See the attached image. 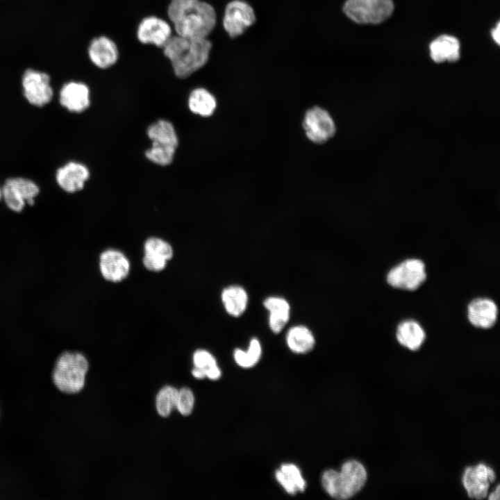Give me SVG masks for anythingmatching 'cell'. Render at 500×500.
<instances>
[{
  "mask_svg": "<svg viewBox=\"0 0 500 500\" xmlns=\"http://www.w3.org/2000/svg\"><path fill=\"white\" fill-rule=\"evenodd\" d=\"M167 15L176 35L208 38L215 28V8L202 0H171Z\"/></svg>",
  "mask_w": 500,
  "mask_h": 500,
  "instance_id": "1",
  "label": "cell"
},
{
  "mask_svg": "<svg viewBox=\"0 0 500 500\" xmlns=\"http://www.w3.org/2000/svg\"><path fill=\"white\" fill-rule=\"evenodd\" d=\"M170 61L175 75L181 78L190 76L208 61L212 43L208 38L172 35L162 47Z\"/></svg>",
  "mask_w": 500,
  "mask_h": 500,
  "instance_id": "2",
  "label": "cell"
},
{
  "mask_svg": "<svg viewBox=\"0 0 500 500\" xmlns=\"http://www.w3.org/2000/svg\"><path fill=\"white\" fill-rule=\"evenodd\" d=\"M367 477L364 465L358 460H350L342 465L340 471H325L322 476V485L331 497L348 499L364 487Z\"/></svg>",
  "mask_w": 500,
  "mask_h": 500,
  "instance_id": "3",
  "label": "cell"
},
{
  "mask_svg": "<svg viewBox=\"0 0 500 500\" xmlns=\"http://www.w3.org/2000/svg\"><path fill=\"white\" fill-rule=\"evenodd\" d=\"M88 370V362L85 356L78 352L65 351L55 362L52 380L61 392L77 393L84 387Z\"/></svg>",
  "mask_w": 500,
  "mask_h": 500,
  "instance_id": "4",
  "label": "cell"
},
{
  "mask_svg": "<svg viewBox=\"0 0 500 500\" xmlns=\"http://www.w3.org/2000/svg\"><path fill=\"white\" fill-rule=\"evenodd\" d=\"M394 10L392 0H346L344 15L359 24H377L389 18Z\"/></svg>",
  "mask_w": 500,
  "mask_h": 500,
  "instance_id": "5",
  "label": "cell"
},
{
  "mask_svg": "<svg viewBox=\"0 0 500 500\" xmlns=\"http://www.w3.org/2000/svg\"><path fill=\"white\" fill-rule=\"evenodd\" d=\"M256 22L253 7L244 0H231L225 6L222 26L231 38L243 35Z\"/></svg>",
  "mask_w": 500,
  "mask_h": 500,
  "instance_id": "6",
  "label": "cell"
},
{
  "mask_svg": "<svg viewBox=\"0 0 500 500\" xmlns=\"http://www.w3.org/2000/svg\"><path fill=\"white\" fill-rule=\"evenodd\" d=\"M23 94L32 105L41 107L49 103L53 97L51 77L45 72L26 68L22 76Z\"/></svg>",
  "mask_w": 500,
  "mask_h": 500,
  "instance_id": "7",
  "label": "cell"
},
{
  "mask_svg": "<svg viewBox=\"0 0 500 500\" xmlns=\"http://www.w3.org/2000/svg\"><path fill=\"white\" fill-rule=\"evenodd\" d=\"M426 278L424 263L415 258L401 262L392 268L387 275L390 285L406 290L417 289Z\"/></svg>",
  "mask_w": 500,
  "mask_h": 500,
  "instance_id": "8",
  "label": "cell"
},
{
  "mask_svg": "<svg viewBox=\"0 0 500 500\" xmlns=\"http://www.w3.org/2000/svg\"><path fill=\"white\" fill-rule=\"evenodd\" d=\"M1 190L7 206L15 212L22 211L26 203L33 205L40 191L33 181L21 177L7 179Z\"/></svg>",
  "mask_w": 500,
  "mask_h": 500,
  "instance_id": "9",
  "label": "cell"
},
{
  "mask_svg": "<svg viewBox=\"0 0 500 500\" xmlns=\"http://www.w3.org/2000/svg\"><path fill=\"white\" fill-rule=\"evenodd\" d=\"M306 136L315 143H323L335 133V126L325 110L314 107L307 111L303 122Z\"/></svg>",
  "mask_w": 500,
  "mask_h": 500,
  "instance_id": "10",
  "label": "cell"
},
{
  "mask_svg": "<svg viewBox=\"0 0 500 500\" xmlns=\"http://www.w3.org/2000/svg\"><path fill=\"white\" fill-rule=\"evenodd\" d=\"M495 479L494 470L481 463L475 467L465 469L462 476V483L470 498L483 499L487 497L490 485Z\"/></svg>",
  "mask_w": 500,
  "mask_h": 500,
  "instance_id": "11",
  "label": "cell"
},
{
  "mask_svg": "<svg viewBox=\"0 0 500 500\" xmlns=\"http://www.w3.org/2000/svg\"><path fill=\"white\" fill-rule=\"evenodd\" d=\"M137 38L144 44L162 47L172 35L171 25L156 16L143 18L137 28Z\"/></svg>",
  "mask_w": 500,
  "mask_h": 500,
  "instance_id": "12",
  "label": "cell"
},
{
  "mask_svg": "<svg viewBox=\"0 0 500 500\" xmlns=\"http://www.w3.org/2000/svg\"><path fill=\"white\" fill-rule=\"evenodd\" d=\"M88 55L91 62L100 69H107L114 65L119 58V51L115 42L110 38L100 35L94 38L88 48Z\"/></svg>",
  "mask_w": 500,
  "mask_h": 500,
  "instance_id": "13",
  "label": "cell"
},
{
  "mask_svg": "<svg viewBox=\"0 0 500 500\" xmlns=\"http://www.w3.org/2000/svg\"><path fill=\"white\" fill-rule=\"evenodd\" d=\"M99 266L103 277L111 282H119L125 278L130 270V262L120 251L109 249L100 256Z\"/></svg>",
  "mask_w": 500,
  "mask_h": 500,
  "instance_id": "14",
  "label": "cell"
},
{
  "mask_svg": "<svg viewBox=\"0 0 500 500\" xmlns=\"http://www.w3.org/2000/svg\"><path fill=\"white\" fill-rule=\"evenodd\" d=\"M59 101L70 112H83L90 106V89L83 82L72 81L65 83L60 90Z\"/></svg>",
  "mask_w": 500,
  "mask_h": 500,
  "instance_id": "15",
  "label": "cell"
},
{
  "mask_svg": "<svg viewBox=\"0 0 500 500\" xmlns=\"http://www.w3.org/2000/svg\"><path fill=\"white\" fill-rule=\"evenodd\" d=\"M172 256V247L166 241L154 237L145 241L143 264L147 269L153 272L162 270Z\"/></svg>",
  "mask_w": 500,
  "mask_h": 500,
  "instance_id": "16",
  "label": "cell"
},
{
  "mask_svg": "<svg viewBox=\"0 0 500 500\" xmlns=\"http://www.w3.org/2000/svg\"><path fill=\"white\" fill-rule=\"evenodd\" d=\"M90 176L88 169L81 163L69 162L56 172V181L65 191L73 193L81 190Z\"/></svg>",
  "mask_w": 500,
  "mask_h": 500,
  "instance_id": "17",
  "label": "cell"
},
{
  "mask_svg": "<svg viewBox=\"0 0 500 500\" xmlns=\"http://www.w3.org/2000/svg\"><path fill=\"white\" fill-rule=\"evenodd\" d=\"M498 309L496 303L488 298L472 300L467 307V317L474 326L490 328L494 326L497 318Z\"/></svg>",
  "mask_w": 500,
  "mask_h": 500,
  "instance_id": "18",
  "label": "cell"
},
{
  "mask_svg": "<svg viewBox=\"0 0 500 500\" xmlns=\"http://www.w3.org/2000/svg\"><path fill=\"white\" fill-rule=\"evenodd\" d=\"M429 49L431 58L438 63L455 62L460 58V42L452 35H440L432 41Z\"/></svg>",
  "mask_w": 500,
  "mask_h": 500,
  "instance_id": "19",
  "label": "cell"
},
{
  "mask_svg": "<svg viewBox=\"0 0 500 500\" xmlns=\"http://www.w3.org/2000/svg\"><path fill=\"white\" fill-rule=\"evenodd\" d=\"M264 307L269 311V326L274 333H279L290 319V306L284 298L269 297L263 301Z\"/></svg>",
  "mask_w": 500,
  "mask_h": 500,
  "instance_id": "20",
  "label": "cell"
},
{
  "mask_svg": "<svg viewBox=\"0 0 500 500\" xmlns=\"http://www.w3.org/2000/svg\"><path fill=\"white\" fill-rule=\"evenodd\" d=\"M396 337L398 342L410 350H417L425 340V332L415 320L401 322L397 326Z\"/></svg>",
  "mask_w": 500,
  "mask_h": 500,
  "instance_id": "21",
  "label": "cell"
},
{
  "mask_svg": "<svg viewBox=\"0 0 500 500\" xmlns=\"http://www.w3.org/2000/svg\"><path fill=\"white\" fill-rule=\"evenodd\" d=\"M285 339L288 348L292 352L299 354L310 351L315 344L312 331L303 325L291 327L286 334Z\"/></svg>",
  "mask_w": 500,
  "mask_h": 500,
  "instance_id": "22",
  "label": "cell"
},
{
  "mask_svg": "<svg viewBox=\"0 0 500 500\" xmlns=\"http://www.w3.org/2000/svg\"><path fill=\"white\" fill-rule=\"evenodd\" d=\"M221 297L224 308L230 315L240 317L245 312L248 304V294L242 287H226L223 290Z\"/></svg>",
  "mask_w": 500,
  "mask_h": 500,
  "instance_id": "23",
  "label": "cell"
},
{
  "mask_svg": "<svg viewBox=\"0 0 500 500\" xmlns=\"http://www.w3.org/2000/svg\"><path fill=\"white\" fill-rule=\"evenodd\" d=\"M275 477L287 493L294 495L298 491L303 492L306 483L299 469L293 464H283L275 472Z\"/></svg>",
  "mask_w": 500,
  "mask_h": 500,
  "instance_id": "24",
  "label": "cell"
},
{
  "mask_svg": "<svg viewBox=\"0 0 500 500\" xmlns=\"http://www.w3.org/2000/svg\"><path fill=\"white\" fill-rule=\"evenodd\" d=\"M152 145L176 149L178 137L173 125L168 121L159 120L151 125L147 131Z\"/></svg>",
  "mask_w": 500,
  "mask_h": 500,
  "instance_id": "25",
  "label": "cell"
},
{
  "mask_svg": "<svg viewBox=\"0 0 500 500\" xmlns=\"http://www.w3.org/2000/svg\"><path fill=\"white\" fill-rule=\"evenodd\" d=\"M188 106L190 110L203 117L210 116L215 111L217 102L215 97L206 89L199 88L190 94Z\"/></svg>",
  "mask_w": 500,
  "mask_h": 500,
  "instance_id": "26",
  "label": "cell"
},
{
  "mask_svg": "<svg viewBox=\"0 0 500 500\" xmlns=\"http://www.w3.org/2000/svg\"><path fill=\"white\" fill-rule=\"evenodd\" d=\"M262 354V348L259 340L253 338L249 342L248 349L244 351L240 349L234 351L233 357L235 362L243 368L253 367L259 361Z\"/></svg>",
  "mask_w": 500,
  "mask_h": 500,
  "instance_id": "27",
  "label": "cell"
},
{
  "mask_svg": "<svg viewBox=\"0 0 500 500\" xmlns=\"http://www.w3.org/2000/svg\"><path fill=\"white\" fill-rule=\"evenodd\" d=\"M178 390L172 386L162 388L156 397V408L162 417H167L176 408Z\"/></svg>",
  "mask_w": 500,
  "mask_h": 500,
  "instance_id": "28",
  "label": "cell"
},
{
  "mask_svg": "<svg viewBox=\"0 0 500 500\" xmlns=\"http://www.w3.org/2000/svg\"><path fill=\"white\" fill-rule=\"evenodd\" d=\"M194 394L190 389L184 388L178 390L176 408L183 415H189L193 409Z\"/></svg>",
  "mask_w": 500,
  "mask_h": 500,
  "instance_id": "29",
  "label": "cell"
},
{
  "mask_svg": "<svg viewBox=\"0 0 500 500\" xmlns=\"http://www.w3.org/2000/svg\"><path fill=\"white\" fill-rule=\"evenodd\" d=\"M193 361L195 367L204 369L206 374L208 369L217 365L213 356L208 351L203 349H199L194 352Z\"/></svg>",
  "mask_w": 500,
  "mask_h": 500,
  "instance_id": "30",
  "label": "cell"
},
{
  "mask_svg": "<svg viewBox=\"0 0 500 500\" xmlns=\"http://www.w3.org/2000/svg\"><path fill=\"white\" fill-rule=\"evenodd\" d=\"M221 376V371L217 365L212 366L206 370V376L212 380L218 379Z\"/></svg>",
  "mask_w": 500,
  "mask_h": 500,
  "instance_id": "31",
  "label": "cell"
},
{
  "mask_svg": "<svg viewBox=\"0 0 500 500\" xmlns=\"http://www.w3.org/2000/svg\"><path fill=\"white\" fill-rule=\"evenodd\" d=\"M491 35L492 39L496 42L497 44H499L500 42V24L498 22L496 26L492 30Z\"/></svg>",
  "mask_w": 500,
  "mask_h": 500,
  "instance_id": "32",
  "label": "cell"
},
{
  "mask_svg": "<svg viewBox=\"0 0 500 500\" xmlns=\"http://www.w3.org/2000/svg\"><path fill=\"white\" fill-rule=\"evenodd\" d=\"M192 373V375L195 378H199V379L203 378L206 376V371L204 369L199 368V367H194Z\"/></svg>",
  "mask_w": 500,
  "mask_h": 500,
  "instance_id": "33",
  "label": "cell"
},
{
  "mask_svg": "<svg viewBox=\"0 0 500 500\" xmlns=\"http://www.w3.org/2000/svg\"><path fill=\"white\" fill-rule=\"evenodd\" d=\"M488 499L499 500V485H497L495 490L490 494Z\"/></svg>",
  "mask_w": 500,
  "mask_h": 500,
  "instance_id": "34",
  "label": "cell"
},
{
  "mask_svg": "<svg viewBox=\"0 0 500 500\" xmlns=\"http://www.w3.org/2000/svg\"><path fill=\"white\" fill-rule=\"evenodd\" d=\"M1 197H2V190L0 188V199H1Z\"/></svg>",
  "mask_w": 500,
  "mask_h": 500,
  "instance_id": "35",
  "label": "cell"
}]
</instances>
